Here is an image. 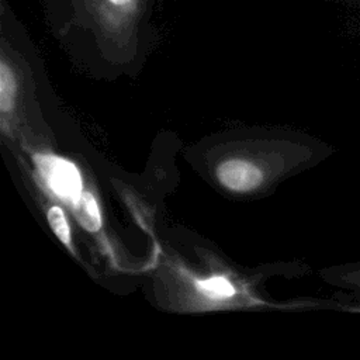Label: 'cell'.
I'll list each match as a JSON object with an SVG mask.
<instances>
[{
	"mask_svg": "<svg viewBox=\"0 0 360 360\" xmlns=\"http://www.w3.org/2000/svg\"><path fill=\"white\" fill-rule=\"evenodd\" d=\"M75 205L76 217L82 226L91 232L97 231L101 225V219L94 197L90 193H82L80 198L76 201Z\"/></svg>",
	"mask_w": 360,
	"mask_h": 360,
	"instance_id": "cell-5",
	"label": "cell"
},
{
	"mask_svg": "<svg viewBox=\"0 0 360 360\" xmlns=\"http://www.w3.org/2000/svg\"><path fill=\"white\" fill-rule=\"evenodd\" d=\"M15 76L11 65L1 58L0 62V107L3 111H8L13 107L15 96Z\"/></svg>",
	"mask_w": 360,
	"mask_h": 360,
	"instance_id": "cell-6",
	"label": "cell"
},
{
	"mask_svg": "<svg viewBox=\"0 0 360 360\" xmlns=\"http://www.w3.org/2000/svg\"><path fill=\"white\" fill-rule=\"evenodd\" d=\"M326 278L333 285L346 290L347 294L360 298V260L329 269Z\"/></svg>",
	"mask_w": 360,
	"mask_h": 360,
	"instance_id": "cell-4",
	"label": "cell"
},
{
	"mask_svg": "<svg viewBox=\"0 0 360 360\" xmlns=\"http://www.w3.org/2000/svg\"><path fill=\"white\" fill-rule=\"evenodd\" d=\"M35 162L48 186L62 200L76 204L82 195L80 173L73 163L56 156H35Z\"/></svg>",
	"mask_w": 360,
	"mask_h": 360,
	"instance_id": "cell-2",
	"label": "cell"
},
{
	"mask_svg": "<svg viewBox=\"0 0 360 360\" xmlns=\"http://www.w3.org/2000/svg\"><path fill=\"white\" fill-rule=\"evenodd\" d=\"M49 25L58 34L121 45L136 42L153 30L158 0H41Z\"/></svg>",
	"mask_w": 360,
	"mask_h": 360,
	"instance_id": "cell-1",
	"label": "cell"
},
{
	"mask_svg": "<svg viewBox=\"0 0 360 360\" xmlns=\"http://www.w3.org/2000/svg\"><path fill=\"white\" fill-rule=\"evenodd\" d=\"M48 221H49V225L53 231V233L65 243V245H69L70 242V231H69V225L63 217V212L60 208L58 207H52L49 211H48Z\"/></svg>",
	"mask_w": 360,
	"mask_h": 360,
	"instance_id": "cell-8",
	"label": "cell"
},
{
	"mask_svg": "<svg viewBox=\"0 0 360 360\" xmlns=\"http://www.w3.org/2000/svg\"><path fill=\"white\" fill-rule=\"evenodd\" d=\"M218 179L224 186L235 191H249L262 181V172L246 160H228L219 165Z\"/></svg>",
	"mask_w": 360,
	"mask_h": 360,
	"instance_id": "cell-3",
	"label": "cell"
},
{
	"mask_svg": "<svg viewBox=\"0 0 360 360\" xmlns=\"http://www.w3.org/2000/svg\"><path fill=\"white\" fill-rule=\"evenodd\" d=\"M197 287L201 292H204L205 295H210V297H231L235 292L231 283L221 277H214V278H208L204 281H198Z\"/></svg>",
	"mask_w": 360,
	"mask_h": 360,
	"instance_id": "cell-7",
	"label": "cell"
}]
</instances>
